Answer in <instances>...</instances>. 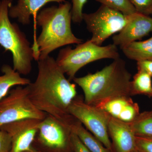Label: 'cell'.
Returning a JSON list of instances; mask_svg holds the SVG:
<instances>
[{"mask_svg":"<svg viewBox=\"0 0 152 152\" xmlns=\"http://www.w3.org/2000/svg\"><path fill=\"white\" fill-rule=\"evenodd\" d=\"M65 0H18L16 4L12 6L9 9V16L12 18L17 19L22 25L29 24L30 18L32 16L34 21V39L33 48H37V38L36 37L37 17L40 10L46 4L50 2L61 4Z\"/></svg>","mask_w":152,"mask_h":152,"instance_id":"cell-12","label":"cell"},{"mask_svg":"<svg viewBox=\"0 0 152 152\" xmlns=\"http://www.w3.org/2000/svg\"><path fill=\"white\" fill-rule=\"evenodd\" d=\"M48 114L40 110L32 102L27 86L10 90L0 100V127L19 120L34 118L43 120Z\"/></svg>","mask_w":152,"mask_h":152,"instance_id":"cell-7","label":"cell"},{"mask_svg":"<svg viewBox=\"0 0 152 152\" xmlns=\"http://www.w3.org/2000/svg\"><path fill=\"white\" fill-rule=\"evenodd\" d=\"M12 4V0L0 1V45L12 53L14 69L27 75L31 71L33 51L25 33L10 20L9 10Z\"/></svg>","mask_w":152,"mask_h":152,"instance_id":"cell-4","label":"cell"},{"mask_svg":"<svg viewBox=\"0 0 152 152\" xmlns=\"http://www.w3.org/2000/svg\"><path fill=\"white\" fill-rule=\"evenodd\" d=\"M130 124L136 136L152 137V110L140 113Z\"/></svg>","mask_w":152,"mask_h":152,"instance_id":"cell-19","label":"cell"},{"mask_svg":"<svg viewBox=\"0 0 152 152\" xmlns=\"http://www.w3.org/2000/svg\"><path fill=\"white\" fill-rule=\"evenodd\" d=\"M24 152H38V151L35 149H34L33 148L31 150V151H27Z\"/></svg>","mask_w":152,"mask_h":152,"instance_id":"cell-27","label":"cell"},{"mask_svg":"<svg viewBox=\"0 0 152 152\" xmlns=\"http://www.w3.org/2000/svg\"><path fill=\"white\" fill-rule=\"evenodd\" d=\"M137 149L140 152H152V137L136 136Z\"/></svg>","mask_w":152,"mask_h":152,"instance_id":"cell-23","label":"cell"},{"mask_svg":"<svg viewBox=\"0 0 152 152\" xmlns=\"http://www.w3.org/2000/svg\"><path fill=\"white\" fill-rule=\"evenodd\" d=\"M72 132L78 137L91 152H113L106 148L94 136L85 128L79 120L71 115L64 122Z\"/></svg>","mask_w":152,"mask_h":152,"instance_id":"cell-15","label":"cell"},{"mask_svg":"<svg viewBox=\"0 0 152 152\" xmlns=\"http://www.w3.org/2000/svg\"><path fill=\"white\" fill-rule=\"evenodd\" d=\"M72 1V20L80 23L83 20V8L88 0H71Z\"/></svg>","mask_w":152,"mask_h":152,"instance_id":"cell-21","label":"cell"},{"mask_svg":"<svg viewBox=\"0 0 152 152\" xmlns=\"http://www.w3.org/2000/svg\"><path fill=\"white\" fill-rule=\"evenodd\" d=\"M100 108L111 116L127 123L133 121L140 114L138 104L130 97L113 99L107 102Z\"/></svg>","mask_w":152,"mask_h":152,"instance_id":"cell-14","label":"cell"},{"mask_svg":"<svg viewBox=\"0 0 152 152\" xmlns=\"http://www.w3.org/2000/svg\"><path fill=\"white\" fill-rule=\"evenodd\" d=\"M37 62V79L27 86L30 99L40 110L64 121L70 115L68 108L77 96L76 85L66 78L53 57Z\"/></svg>","mask_w":152,"mask_h":152,"instance_id":"cell-1","label":"cell"},{"mask_svg":"<svg viewBox=\"0 0 152 152\" xmlns=\"http://www.w3.org/2000/svg\"><path fill=\"white\" fill-rule=\"evenodd\" d=\"M68 113L79 120L106 148L112 151L108 130L110 115L107 112L86 103L82 96H77L69 106Z\"/></svg>","mask_w":152,"mask_h":152,"instance_id":"cell-8","label":"cell"},{"mask_svg":"<svg viewBox=\"0 0 152 152\" xmlns=\"http://www.w3.org/2000/svg\"><path fill=\"white\" fill-rule=\"evenodd\" d=\"M136 12L146 15L152 16V0H129Z\"/></svg>","mask_w":152,"mask_h":152,"instance_id":"cell-22","label":"cell"},{"mask_svg":"<svg viewBox=\"0 0 152 152\" xmlns=\"http://www.w3.org/2000/svg\"><path fill=\"white\" fill-rule=\"evenodd\" d=\"M42 120L25 119L5 124L0 130L8 133L12 139L10 152H24L32 149V144Z\"/></svg>","mask_w":152,"mask_h":152,"instance_id":"cell-10","label":"cell"},{"mask_svg":"<svg viewBox=\"0 0 152 152\" xmlns=\"http://www.w3.org/2000/svg\"><path fill=\"white\" fill-rule=\"evenodd\" d=\"M1 1V0H0V1Z\"/></svg>","mask_w":152,"mask_h":152,"instance_id":"cell-29","label":"cell"},{"mask_svg":"<svg viewBox=\"0 0 152 152\" xmlns=\"http://www.w3.org/2000/svg\"><path fill=\"white\" fill-rule=\"evenodd\" d=\"M4 75L0 76V100L8 95L12 87L15 86H28L30 80L23 78L8 65H4L1 69Z\"/></svg>","mask_w":152,"mask_h":152,"instance_id":"cell-17","label":"cell"},{"mask_svg":"<svg viewBox=\"0 0 152 152\" xmlns=\"http://www.w3.org/2000/svg\"><path fill=\"white\" fill-rule=\"evenodd\" d=\"M12 148L10 135L5 131L0 130V152H10Z\"/></svg>","mask_w":152,"mask_h":152,"instance_id":"cell-24","label":"cell"},{"mask_svg":"<svg viewBox=\"0 0 152 152\" xmlns=\"http://www.w3.org/2000/svg\"><path fill=\"white\" fill-rule=\"evenodd\" d=\"M108 130L117 152H132L137 150L136 135L130 123L111 116Z\"/></svg>","mask_w":152,"mask_h":152,"instance_id":"cell-13","label":"cell"},{"mask_svg":"<svg viewBox=\"0 0 152 152\" xmlns=\"http://www.w3.org/2000/svg\"><path fill=\"white\" fill-rule=\"evenodd\" d=\"M119 58V53L115 45L101 46L88 40L79 44L75 49L70 47L62 49L56 61L71 81L80 69L90 63L103 59L115 60Z\"/></svg>","mask_w":152,"mask_h":152,"instance_id":"cell-5","label":"cell"},{"mask_svg":"<svg viewBox=\"0 0 152 152\" xmlns=\"http://www.w3.org/2000/svg\"><path fill=\"white\" fill-rule=\"evenodd\" d=\"M128 58L137 61H152V36L143 41H135L121 48Z\"/></svg>","mask_w":152,"mask_h":152,"instance_id":"cell-16","label":"cell"},{"mask_svg":"<svg viewBox=\"0 0 152 152\" xmlns=\"http://www.w3.org/2000/svg\"><path fill=\"white\" fill-rule=\"evenodd\" d=\"M152 32V17L136 12L130 15L129 20L119 34L113 36V44L121 48Z\"/></svg>","mask_w":152,"mask_h":152,"instance_id":"cell-11","label":"cell"},{"mask_svg":"<svg viewBox=\"0 0 152 152\" xmlns=\"http://www.w3.org/2000/svg\"><path fill=\"white\" fill-rule=\"evenodd\" d=\"M102 5L115 10L126 15L136 12V11L129 0H96Z\"/></svg>","mask_w":152,"mask_h":152,"instance_id":"cell-20","label":"cell"},{"mask_svg":"<svg viewBox=\"0 0 152 152\" xmlns=\"http://www.w3.org/2000/svg\"><path fill=\"white\" fill-rule=\"evenodd\" d=\"M132 152H140V151H139L138 150H136L135 151H133Z\"/></svg>","mask_w":152,"mask_h":152,"instance_id":"cell-28","label":"cell"},{"mask_svg":"<svg viewBox=\"0 0 152 152\" xmlns=\"http://www.w3.org/2000/svg\"><path fill=\"white\" fill-rule=\"evenodd\" d=\"M72 4L66 1L58 6L45 8L38 12L37 24L42 28L37 40L39 59L61 47L83 42L72 31Z\"/></svg>","mask_w":152,"mask_h":152,"instance_id":"cell-3","label":"cell"},{"mask_svg":"<svg viewBox=\"0 0 152 152\" xmlns=\"http://www.w3.org/2000/svg\"><path fill=\"white\" fill-rule=\"evenodd\" d=\"M72 131L65 123L48 115L41 121L34 141L45 152H65L72 148Z\"/></svg>","mask_w":152,"mask_h":152,"instance_id":"cell-9","label":"cell"},{"mask_svg":"<svg viewBox=\"0 0 152 152\" xmlns=\"http://www.w3.org/2000/svg\"><path fill=\"white\" fill-rule=\"evenodd\" d=\"M94 74L75 78L83 90L86 103L98 107L113 99L130 97L132 75L120 58Z\"/></svg>","mask_w":152,"mask_h":152,"instance_id":"cell-2","label":"cell"},{"mask_svg":"<svg viewBox=\"0 0 152 152\" xmlns=\"http://www.w3.org/2000/svg\"><path fill=\"white\" fill-rule=\"evenodd\" d=\"M138 71L147 73L152 77V61H141L137 62Z\"/></svg>","mask_w":152,"mask_h":152,"instance_id":"cell-26","label":"cell"},{"mask_svg":"<svg viewBox=\"0 0 152 152\" xmlns=\"http://www.w3.org/2000/svg\"><path fill=\"white\" fill-rule=\"evenodd\" d=\"M83 17L87 29L92 34L90 40L101 46L107 39L122 29L129 20L130 15H126L102 5L94 12L83 14Z\"/></svg>","mask_w":152,"mask_h":152,"instance_id":"cell-6","label":"cell"},{"mask_svg":"<svg viewBox=\"0 0 152 152\" xmlns=\"http://www.w3.org/2000/svg\"><path fill=\"white\" fill-rule=\"evenodd\" d=\"M152 96L151 77L145 72L138 71L131 81V95Z\"/></svg>","mask_w":152,"mask_h":152,"instance_id":"cell-18","label":"cell"},{"mask_svg":"<svg viewBox=\"0 0 152 152\" xmlns=\"http://www.w3.org/2000/svg\"><path fill=\"white\" fill-rule=\"evenodd\" d=\"M71 141L74 152H91L82 142L78 137L72 132Z\"/></svg>","mask_w":152,"mask_h":152,"instance_id":"cell-25","label":"cell"}]
</instances>
